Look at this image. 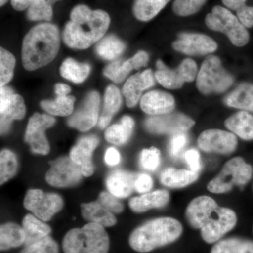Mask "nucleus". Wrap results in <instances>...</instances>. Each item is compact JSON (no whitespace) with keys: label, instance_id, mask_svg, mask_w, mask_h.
<instances>
[{"label":"nucleus","instance_id":"f257e3e1","mask_svg":"<svg viewBox=\"0 0 253 253\" xmlns=\"http://www.w3.org/2000/svg\"><path fill=\"white\" fill-rule=\"evenodd\" d=\"M186 217L190 225L201 230L205 242L213 244L232 230L237 223L235 212L218 206L212 198L201 196L189 203Z\"/></svg>","mask_w":253,"mask_h":253},{"label":"nucleus","instance_id":"f03ea898","mask_svg":"<svg viewBox=\"0 0 253 253\" xmlns=\"http://www.w3.org/2000/svg\"><path fill=\"white\" fill-rule=\"evenodd\" d=\"M70 18L71 21L66 23L63 37L64 42L73 49H87L104 36L111 23L106 11H92L84 4L75 6Z\"/></svg>","mask_w":253,"mask_h":253},{"label":"nucleus","instance_id":"7ed1b4c3","mask_svg":"<svg viewBox=\"0 0 253 253\" xmlns=\"http://www.w3.org/2000/svg\"><path fill=\"white\" fill-rule=\"evenodd\" d=\"M60 37L57 26L40 23L25 36L22 46V63L27 71H35L51 63L59 52Z\"/></svg>","mask_w":253,"mask_h":253},{"label":"nucleus","instance_id":"20e7f679","mask_svg":"<svg viewBox=\"0 0 253 253\" xmlns=\"http://www.w3.org/2000/svg\"><path fill=\"white\" fill-rule=\"evenodd\" d=\"M183 232L182 225L172 217H160L139 226L131 232L129 244L136 252H151L158 248L172 244Z\"/></svg>","mask_w":253,"mask_h":253},{"label":"nucleus","instance_id":"39448f33","mask_svg":"<svg viewBox=\"0 0 253 253\" xmlns=\"http://www.w3.org/2000/svg\"><path fill=\"white\" fill-rule=\"evenodd\" d=\"M62 246L65 253H108L110 241L104 226L90 222L68 231Z\"/></svg>","mask_w":253,"mask_h":253},{"label":"nucleus","instance_id":"423d86ee","mask_svg":"<svg viewBox=\"0 0 253 253\" xmlns=\"http://www.w3.org/2000/svg\"><path fill=\"white\" fill-rule=\"evenodd\" d=\"M206 24L214 31L225 34L234 46L241 47L249 43L250 35L237 16L229 9L215 6L206 17Z\"/></svg>","mask_w":253,"mask_h":253},{"label":"nucleus","instance_id":"0eeeda50","mask_svg":"<svg viewBox=\"0 0 253 253\" xmlns=\"http://www.w3.org/2000/svg\"><path fill=\"white\" fill-rule=\"evenodd\" d=\"M253 175V168L244 158L236 157L224 165L221 172L208 184V191L213 194L229 192L234 186L246 185Z\"/></svg>","mask_w":253,"mask_h":253},{"label":"nucleus","instance_id":"6e6552de","mask_svg":"<svg viewBox=\"0 0 253 253\" xmlns=\"http://www.w3.org/2000/svg\"><path fill=\"white\" fill-rule=\"evenodd\" d=\"M233 83L232 76L222 67L220 59L214 55L204 60L196 78V86L204 94L224 92Z\"/></svg>","mask_w":253,"mask_h":253},{"label":"nucleus","instance_id":"1a4fd4ad","mask_svg":"<svg viewBox=\"0 0 253 253\" xmlns=\"http://www.w3.org/2000/svg\"><path fill=\"white\" fill-rule=\"evenodd\" d=\"M24 207L42 221H49L63 207L59 195L44 193L39 189H31L25 196Z\"/></svg>","mask_w":253,"mask_h":253},{"label":"nucleus","instance_id":"9d476101","mask_svg":"<svg viewBox=\"0 0 253 253\" xmlns=\"http://www.w3.org/2000/svg\"><path fill=\"white\" fill-rule=\"evenodd\" d=\"M55 119L46 114L35 113L28 122L25 141L31 146L35 154L46 155L49 154L50 147L46 139V129L54 126Z\"/></svg>","mask_w":253,"mask_h":253},{"label":"nucleus","instance_id":"9b49d317","mask_svg":"<svg viewBox=\"0 0 253 253\" xmlns=\"http://www.w3.org/2000/svg\"><path fill=\"white\" fill-rule=\"evenodd\" d=\"M81 168L71 158L61 157L51 163L46 174V180L55 187H70L81 180Z\"/></svg>","mask_w":253,"mask_h":253},{"label":"nucleus","instance_id":"f8f14e48","mask_svg":"<svg viewBox=\"0 0 253 253\" xmlns=\"http://www.w3.org/2000/svg\"><path fill=\"white\" fill-rule=\"evenodd\" d=\"M194 121L185 115L174 113L154 116L145 121V126L152 134H176L184 133L194 126Z\"/></svg>","mask_w":253,"mask_h":253},{"label":"nucleus","instance_id":"ddd939ff","mask_svg":"<svg viewBox=\"0 0 253 253\" xmlns=\"http://www.w3.org/2000/svg\"><path fill=\"white\" fill-rule=\"evenodd\" d=\"M237 138L232 132L221 129H208L198 139L200 149L205 152L227 155L235 151Z\"/></svg>","mask_w":253,"mask_h":253},{"label":"nucleus","instance_id":"4468645a","mask_svg":"<svg viewBox=\"0 0 253 253\" xmlns=\"http://www.w3.org/2000/svg\"><path fill=\"white\" fill-rule=\"evenodd\" d=\"M100 96L97 91H91L86 96L82 106L68 120V125L79 131L89 130L99 120Z\"/></svg>","mask_w":253,"mask_h":253},{"label":"nucleus","instance_id":"2eb2a0df","mask_svg":"<svg viewBox=\"0 0 253 253\" xmlns=\"http://www.w3.org/2000/svg\"><path fill=\"white\" fill-rule=\"evenodd\" d=\"M173 49L187 55L211 54L217 49V44L211 37L199 33H181L174 42Z\"/></svg>","mask_w":253,"mask_h":253},{"label":"nucleus","instance_id":"dca6fc26","mask_svg":"<svg viewBox=\"0 0 253 253\" xmlns=\"http://www.w3.org/2000/svg\"><path fill=\"white\" fill-rule=\"evenodd\" d=\"M99 142L96 136H85L80 139L71 150L70 158L79 166L84 176H90L94 173L92 154Z\"/></svg>","mask_w":253,"mask_h":253},{"label":"nucleus","instance_id":"f3484780","mask_svg":"<svg viewBox=\"0 0 253 253\" xmlns=\"http://www.w3.org/2000/svg\"><path fill=\"white\" fill-rule=\"evenodd\" d=\"M154 84V76L151 70L147 69L131 76L123 88L126 106L134 107L141 99L143 91L152 87Z\"/></svg>","mask_w":253,"mask_h":253},{"label":"nucleus","instance_id":"a211bd4d","mask_svg":"<svg viewBox=\"0 0 253 253\" xmlns=\"http://www.w3.org/2000/svg\"><path fill=\"white\" fill-rule=\"evenodd\" d=\"M149 54L146 51H139L133 57L126 61H118L111 63L105 68L104 76L114 83H121L133 70L139 69L146 66L149 62Z\"/></svg>","mask_w":253,"mask_h":253},{"label":"nucleus","instance_id":"6ab92c4d","mask_svg":"<svg viewBox=\"0 0 253 253\" xmlns=\"http://www.w3.org/2000/svg\"><path fill=\"white\" fill-rule=\"evenodd\" d=\"M142 111L151 116H162L173 111L175 101L172 95L161 91H151L141 97Z\"/></svg>","mask_w":253,"mask_h":253},{"label":"nucleus","instance_id":"aec40b11","mask_svg":"<svg viewBox=\"0 0 253 253\" xmlns=\"http://www.w3.org/2000/svg\"><path fill=\"white\" fill-rule=\"evenodd\" d=\"M135 176L125 170H116L106 178V184L109 192L116 197L124 199L134 190Z\"/></svg>","mask_w":253,"mask_h":253},{"label":"nucleus","instance_id":"412c9836","mask_svg":"<svg viewBox=\"0 0 253 253\" xmlns=\"http://www.w3.org/2000/svg\"><path fill=\"white\" fill-rule=\"evenodd\" d=\"M1 134L8 132L12 121L21 120L26 115V106L20 95L13 94L6 103L0 104Z\"/></svg>","mask_w":253,"mask_h":253},{"label":"nucleus","instance_id":"4be33fe9","mask_svg":"<svg viewBox=\"0 0 253 253\" xmlns=\"http://www.w3.org/2000/svg\"><path fill=\"white\" fill-rule=\"evenodd\" d=\"M169 201V194L166 190H158L149 194L132 198L129 206L131 211L137 213L146 212L154 208L164 207Z\"/></svg>","mask_w":253,"mask_h":253},{"label":"nucleus","instance_id":"5701e85b","mask_svg":"<svg viewBox=\"0 0 253 253\" xmlns=\"http://www.w3.org/2000/svg\"><path fill=\"white\" fill-rule=\"evenodd\" d=\"M226 127L244 140L253 139V116L246 111H240L228 118Z\"/></svg>","mask_w":253,"mask_h":253},{"label":"nucleus","instance_id":"b1692460","mask_svg":"<svg viewBox=\"0 0 253 253\" xmlns=\"http://www.w3.org/2000/svg\"><path fill=\"white\" fill-rule=\"evenodd\" d=\"M81 212L83 217L86 220L104 227L113 226L117 222L113 213L106 209L99 201L82 204Z\"/></svg>","mask_w":253,"mask_h":253},{"label":"nucleus","instance_id":"393cba45","mask_svg":"<svg viewBox=\"0 0 253 253\" xmlns=\"http://www.w3.org/2000/svg\"><path fill=\"white\" fill-rule=\"evenodd\" d=\"M199 176V172L192 170L169 168L161 173V182L168 187L179 189L192 184Z\"/></svg>","mask_w":253,"mask_h":253},{"label":"nucleus","instance_id":"a878e982","mask_svg":"<svg viewBox=\"0 0 253 253\" xmlns=\"http://www.w3.org/2000/svg\"><path fill=\"white\" fill-rule=\"evenodd\" d=\"M228 106L253 112V84L243 83L224 99Z\"/></svg>","mask_w":253,"mask_h":253},{"label":"nucleus","instance_id":"bb28decb","mask_svg":"<svg viewBox=\"0 0 253 253\" xmlns=\"http://www.w3.org/2000/svg\"><path fill=\"white\" fill-rule=\"evenodd\" d=\"M26 233L23 228L14 223H6L0 228L1 251L19 247L26 243Z\"/></svg>","mask_w":253,"mask_h":253},{"label":"nucleus","instance_id":"cd10ccee","mask_svg":"<svg viewBox=\"0 0 253 253\" xmlns=\"http://www.w3.org/2000/svg\"><path fill=\"white\" fill-rule=\"evenodd\" d=\"M134 126V120L129 116H124L119 123L110 126L106 129L105 138L111 144L121 146L129 140Z\"/></svg>","mask_w":253,"mask_h":253},{"label":"nucleus","instance_id":"c85d7f7f","mask_svg":"<svg viewBox=\"0 0 253 253\" xmlns=\"http://www.w3.org/2000/svg\"><path fill=\"white\" fill-rule=\"evenodd\" d=\"M122 104V97L119 89L116 86L111 85L105 93L104 106L99 121V126L104 129L111 122L112 118L118 112Z\"/></svg>","mask_w":253,"mask_h":253},{"label":"nucleus","instance_id":"c756f323","mask_svg":"<svg viewBox=\"0 0 253 253\" xmlns=\"http://www.w3.org/2000/svg\"><path fill=\"white\" fill-rule=\"evenodd\" d=\"M170 1V0H134L132 12L139 21H151Z\"/></svg>","mask_w":253,"mask_h":253},{"label":"nucleus","instance_id":"7c9ffc66","mask_svg":"<svg viewBox=\"0 0 253 253\" xmlns=\"http://www.w3.org/2000/svg\"><path fill=\"white\" fill-rule=\"evenodd\" d=\"M23 228L26 233V244L29 245L49 236L51 228L31 214L23 218Z\"/></svg>","mask_w":253,"mask_h":253},{"label":"nucleus","instance_id":"2f4dec72","mask_svg":"<svg viewBox=\"0 0 253 253\" xmlns=\"http://www.w3.org/2000/svg\"><path fill=\"white\" fill-rule=\"evenodd\" d=\"M211 253H253V242L241 238L221 240L214 245Z\"/></svg>","mask_w":253,"mask_h":253},{"label":"nucleus","instance_id":"473e14b6","mask_svg":"<svg viewBox=\"0 0 253 253\" xmlns=\"http://www.w3.org/2000/svg\"><path fill=\"white\" fill-rule=\"evenodd\" d=\"M90 66L86 63H80L73 59L65 60L60 67L62 77L74 83H81L85 81L90 73Z\"/></svg>","mask_w":253,"mask_h":253},{"label":"nucleus","instance_id":"72a5a7b5","mask_svg":"<svg viewBox=\"0 0 253 253\" xmlns=\"http://www.w3.org/2000/svg\"><path fill=\"white\" fill-rule=\"evenodd\" d=\"M75 98L72 96H60L54 100H45L41 102L44 111L58 116H68L73 113Z\"/></svg>","mask_w":253,"mask_h":253},{"label":"nucleus","instance_id":"f704fd0d","mask_svg":"<svg viewBox=\"0 0 253 253\" xmlns=\"http://www.w3.org/2000/svg\"><path fill=\"white\" fill-rule=\"evenodd\" d=\"M61 0H35L27 9L26 16L29 21H51L53 5Z\"/></svg>","mask_w":253,"mask_h":253},{"label":"nucleus","instance_id":"c9c22d12","mask_svg":"<svg viewBox=\"0 0 253 253\" xmlns=\"http://www.w3.org/2000/svg\"><path fill=\"white\" fill-rule=\"evenodd\" d=\"M126 49V45L115 36L106 37L96 46V53L100 57L106 60L118 58Z\"/></svg>","mask_w":253,"mask_h":253},{"label":"nucleus","instance_id":"e433bc0d","mask_svg":"<svg viewBox=\"0 0 253 253\" xmlns=\"http://www.w3.org/2000/svg\"><path fill=\"white\" fill-rule=\"evenodd\" d=\"M156 66L158 71L155 73V77L161 85L169 89H179L183 86L184 82L177 71L166 67L163 61L160 60L156 63Z\"/></svg>","mask_w":253,"mask_h":253},{"label":"nucleus","instance_id":"4c0bfd02","mask_svg":"<svg viewBox=\"0 0 253 253\" xmlns=\"http://www.w3.org/2000/svg\"><path fill=\"white\" fill-rule=\"evenodd\" d=\"M0 181L4 184L14 176L18 169V161L16 155L8 149L1 151L0 154Z\"/></svg>","mask_w":253,"mask_h":253},{"label":"nucleus","instance_id":"58836bf2","mask_svg":"<svg viewBox=\"0 0 253 253\" xmlns=\"http://www.w3.org/2000/svg\"><path fill=\"white\" fill-rule=\"evenodd\" d=\"M16 59L13 54L6 49L0 50V85L4 86L7 84L14 75Z\"/></svg>","mask_w":253,"mask_h":253},{"label":"nucleus","instance_id":"ea45409f","mask_svg":"<svg viewBox=\"0 0 253 253\" xmlns=\"http://www.w3.org/2000/svg\"><path fill=\"white\" fill-rule=\"evenodd\" d=\"M207 0H174L172 5L173 12L176 16H191L197 13Z\"/></svg>","mask_w":253,"mask_h":253},{"label":"nucleus","instance_id":"a19ab883","mask_svg":"<svg viewBox=\"0 0 253 253\" xmlns=\"http://www.w3.org/2000/svg\"><path fill=\"white\" fill-rule=\"evenodd\" d=\"M21 253H59V246L49 236L36 242L26 245Z\"/></svg>","mask_w":253,"mask_h":253},{"label":"nucleus","instance_id":"79ce46f5","mask_svg":"<svg viewBox=\"0 0 253 253\" xmlns=\"http://www.w3.org/2000/svg\"><path fill=\"white\" fill-rule=\"evenodd\" d=\"M139 163L141 167L148 171H154L161 163V153L156 148L144 149L141 151Z\"/></svg>","mask_w":253,"mask_h":253},{"label":"nucleus","instance_id":"37998d69","mask_svg":"<svg viewBox=\"0 0 253 253\" xmlns=\"http://www.w3.org/2000/svg\"><path fill=\"white\" fill-rule=\"evenodd\" d=\"M197 65L194 60L186 59L182 61L176 71L184 83H189L197 78Z\"/></svg>","mask_w":253,"mask_h":253},{"label":"nucleus","instance_id":"c03bdc74","mask_svg":"<svg viewBox=\"0 0 253 253\" xmlns=\"http://www.w3.org/2000/svg\"><path fill=\"white\" fill-rule=\"evenodd\" d=\"M99 201L106 209L112 213H121L123 211V205L111 193L102 192L99 196Z\"/></svg>","mask_w":253,"mask_h":253},{"label":"nucleus","instance_id":"a18cd8bd","mask_svg":"<svg viewBox=\"0 0 253 253\" xmlns=\"http://www.w3.org/2000/svg\"><path fill=\"white\" fill-rule=\"evenodd\" d=\"M188 142L187 136L184 133L174 134L169 145V153L173 158L179 157Z\"/></svg>","mask_w":253,"mask_h":253},{"label":"nucleus","instance_id":"49530a36","mask_svg":"<svg viewBox=\"0 0 253 253\" xmlns=\"http://www.w3.org/2000/svg\"><path fill=\"white\" fill-rule=\"evenodd\" d=\"M185 159L188 166L190 168V170L199 172L201 169V156L199 152L196 149H190L184 154Z\"/></svg>","mask_w":253,"mask_h":253},{"label":"nucleus","instance_id":"de8ad7c7","mask_svg":"<svg viewBox=\"0 0 253 253\" xmlns=\"http://www.w3.org/2000/svg\"><path fill=\"white\" fill-rule=\"evenodd\" d=\"M154 181L151 176L146 174H140L136 176L134 181V190L137 192L146 193L152 189Z\"/></svg>","mask_w":253,"mask_h":253},{"label":"nucleus","instance_id":"09e8293b","mask_svg":"<svg viewBox=\"0 0 253 253\" xmlns=\"http://www.w3.org/2000/svg\"><path fill=\"white\" fill-rule=\"evenodd\" d=\"M236 15L240 22L246 28H252L253 26V6L246 5L244 7L236 11Z\"/></svg>","mask_w":253,"mask_h":253},{"label":"nucleus","instance_id":"8fccbe9b","mask_svg":"<svg viewBox=\"0 0 253 253\" xmlns=\"http://www.w3.org/2000/svg\"><path fill=\"white\" fill-rule=\"evenodd\" d=\"M105 162L109 166H114L121 162V155L115 148L111 147L107 149L104 157Z\"/></svg>","mask_w":253,"mask_h":253},{"label":"nucleus","instance_id":"3c124183","mask_svg":"<svg viewBox=\"0 0 253 253\" xmlns=\"http://www.w3.org/2000/svg\"><path fill=\"white\" fill-rule=\"evenodd\" d=\"M221 1L226 9L236 11L246 6L247 0H221Z\"/></svg>","mask_w":253,"mask_h":253},{"label":"nucleus","instance_id":"603ef678","mask_svg":"<svg viewBox=\"0 0 253 253\" xmlns=\"http://www.w3.org/2000/svg\"><path fill=\"white\" fill-rule=\"evenodd\" d=\"M35 0H11L12 7L18 11L28 9Z\"/></svg>","mask_w":253,"mask_h":253},{"label":"nucleus","instance_id":"864d4df0","mask_svg":"<svg viewBox=\"0 0 253 253\" xmlns=\"http://www.w3.org/2000/svg\"><path fill=\"white\" fill-rule=\"evenodd\" d=\"M55 93L56 95L60 96H68L71 91V87L67 84H62V83H58L55 85Z\"/></svg>","mask_w":253,"mask_h":253},{"label":"nucleus","instance_id":"5fc2aeb1","mask_svg":"<svg viewBox=\"0 0 253 253\" xmlns=\"http://www.w3.org/2000/svg\"><path fill=\"white\" fill-rule=\"evenodd\" d=\"M8 1L9 0H0V5H1V6H4V5L7 3Z\"/></svg>","mask_w":253,"mask_h":253}]
</instances>
